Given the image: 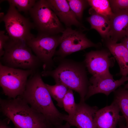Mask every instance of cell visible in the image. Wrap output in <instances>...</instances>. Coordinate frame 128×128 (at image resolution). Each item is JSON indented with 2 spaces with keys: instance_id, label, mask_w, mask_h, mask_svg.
Listing matches in <instances>:
<instances>
[{
  "instance_id": "cell-25",
  "label": "cell",
  "mask_w": 128,
  "mask_h": 128,
  "mask_svg": "<svg viewBox=\"0 0 128 128\" xmlns=\"http://www.w3.org/2000/svg\"><path fill=\"white\" fill-rule=\"evenodd\" d=\"M4 31H0V57L1 58L4 53V47L6 42L9 39V36L5 34Z\"/></svg>"
},
{
  "instance_id": "cell-3",
  "label": "cell",
  "mask_w": 128,
  "mask_h": 128,
  "mask_svg": "<svg viewBox=\"0 0 128 128\" xmlns=\"http://www.w3.org/2000/svg\"><path fill=\"white\" fill-rule=\"evenodd\" d=\"M58 65L53 70H44L42 76H50L56 83L62 84L78 92L80 101H85L89 85L84 63L68 59H61Z\"/></svg>"
},
{
  "instance_id": "cell-22",
  "label": "cell",
  "mask_w": 128,
  "mask_h": 128,
  "mask_svg": "<svg viewBox=\"0 0 128 128\" xmlns=\"http://www.w3.org/2000/svg\"><path fill=\"white\" fill-rule=\"evenodd\" d=\"M69 5L77 19L81 21L83 11L87 4V0H67Z\"/></svg>"
},
{
  "instance_id": "cell-29",
  "label": "cell",
  "mask_w": 128,
  "mask_h": 128,
  "mask_svg": "<svg viewBox=\"0 0 128 128\" xmlns=\"http://www.w3.org/2000/svg\"><path fill=\"white\" fill-rule=\"evenodd\" d=\"M119 126L116 128H128V126L125 125L123 122L120 123L119 124Z\"/></svg>"
},
{
  "instance_id": "cell-28",
  "label": "cell",
  "mask_w": 128,
  "mask_h": 128,
  "mask_svg": "<svg viewBox=\"0 0 128 128\" xmlns=\"http://www.w3.org/2000/svg\"><path fill=\"white\" fill-rule=\"evenodd\" d=\"M122 43L128 50V36L126 37L121 40Z\"/></svg>"
},
{
  "instance_id": "cell-19",
  "label": "cell",
  "mask_w": 128,
  "mask_h": 128,
  "mask_svg": "<svg viewBox=\"0 0 128 128\" xmlns=\"http://www.w3.org/2000/svg\"><path fill=\"white\" fill-rule=\"evenodd\" d=\"M46 85L51 97L56 101L57 105L63 108V100L69 88L60 83H56L53 85L46 84Z\"/></svg>"
},
{
  "instance_id": "cell-14",
  "label": "cell",
  "mask_w": 128,
  "mask_h": 128,
  "mask_svg": "<svg viewBox=\"0 0 128 128\" xmlns=\"http://www.w3.org/2000/svg\"><path fill=\"white\" fill-rule=\"evenodd\" d=\"M113 13L110 18V28L106 40L117 42L128 36V9Z\"/></svg>"
},
{
  "instance_id": "cell-10",
  "label": "cell",
  "mask_w": 128,
  "mask_h": 128,
  "mask_svg": "<svg viewBox=\"0 0 128 128\" xmlns=\"http://www.w3.org/2000/svg\"><path fill=\"white\" fill-rule=\"evenodd\" d=\"M60 36L38 34L26 42L35 55L43 64L44 69L53 64L52 57L59 45Z\"/></svg>"
},
{
  "instance_id": "cell-8",
  "label": "cell",
  "mask_w": 128,
  "mask_h": 128,
  "mask_svg": "<svg viewBox=\"0 0 128 128\" xmlns=\"http://www.w3.org/2000/svg\"><path fill=\"white\" fill-rule=\"evenodd\" d=\"M60 37V46L55 54L64 58L73 53L88 48L99 47L100 43H95L88 39L81 31L67 27Z\"/></svg>"
},
{
  "instance_id": "cell-12",
  "label": "cell",
  "mask_w": 128,
  "mask_h": 128,
  "mask_svg": "<svg viewBox=\"0 0 128 128\" xmlns=\"http://www.w3.org/2000/svg\"><path fill=\"white\" fill-rule=\"evenodd\" d=\"M128 81V76H122L119 79H102L92 76L89 80V85L85 100L98 93H102L108 96L119 87Z\"/></svg>"
},
{
  "instance_id": "cell-31",
  "label": "cell",
  "mask_w": 128,
  "mask_h": 128,
  "mask_svg": "<svg viewBox=\"0 0 128 128\" xmlns=\"http://www.w3.org/2000/svg\"><path fill=\"white\" fill-rule=\"evenodd\" d=\"M123 88L125 89H128V82L124 85Z\"/></svg>"
},
{
  "instance_id": "cell-6",
  "label": "cell",
  "mask_w": 128,
  "mask_h": 128,
  "mask_svg": "<svg viewBox=\"0 0 128 128\" xmlns=\"http://www.w3.org/2000/svg\"><path fill=\"white\" fill-rule=\"evenodd\" d=\"M35 71L9 67L0 63V85L3 93L14 99L24 92L27 78Z\"/></svg>"
},
{
  "instance_id": "cell-17",
  "label": "cell",
  "mask_w": 128,
  "mask_h": 128,
  "mask_svg": "<svg viewBox=\"0 0 128 128\" xmlns=\"http://www.w3.org/2000/svg\"><path fill=\"white\" fill-rule=\"evenodd\" d=\"M89 10L91 15L87 18V20L91 25V29L95 30L103 38L106 40L110 28L109 18L96 13L91 8Z\"/></svg>"
},
{
  "instance_id": "cell-27",
  "label": "cell",
  "mask_w": 128,
  "mask_h": 128,
  "mask_svg": "<svg viewBox=\"0 0 128 128\" xmlns=\"http://www.w3.org/2000/svg\"><path fill=\"white\" fill-rule=\"evenodd\" d=\"M71 126L67 122L64 124H62L53 127V128H71Z\"/></svg>"
},
{
  "instance_id": "cell-18",
  "label": "cell",
  "mask_w": 128,
  "mask_h": 128,
  "mask_svg": "<svg viewBox=\"0 0 128 128\" xmlns=\"http://www.w3.org/2000/svg\"><path fill=\"white\" fill-rule=\"evenodd\" d=\"M113 101L117 104L128 126V89L120 87L114 92Z\"/></svg>"
},
{
  "instance_id": "cell-11",
  "label": "cell",
  "mask_w": 128,
  "mask_h": 128,
  "mask_svg": "<svg viewBox=\"0 0 128 128\" xmlns=\"http://www.w3.org/2000/svg\"><path fill=\"white\" fill-rule=\"evenodd\" d=\"M120 112L118 106L113 101L110 105L98 109L94 119L96 128H116L117 125L125 120Z\"/></svg>"
},
{
  "instance_id": "cell-5",
  "label": "cell",
  "mask_w": 128,
  "mask_h": 128,
  "mask_svg": "<svg viewBox=\"0 0 128 128\" xmlns=\"http://www.w3.org/2000/svg\"><path fill=\"white\" fill-rule=\"evenodd\" d=\"M29 12L38 34L55 35L65 29L46 0L37 1Z\"/></svg>"
},
{
  "instance_id": "cell-20",
  "label": "cell",
  "mask_w": 128,
  "mask_h": 128,
  "mask_svg": "<svg viewBox=\"0 0 128 128\" xmlns=\"http://www.w3.org/2000/svg\"><path fill=\"white\" fill-rule=\"evenodd\" d=\"M88 3L96 13L109 18L114 13L111 8L109 0H89Z\"/></svg>"
},
{
  "instance_id": "cell-9",
  "label": "cell",
  "mask_w": 128,
  "mask_h": 128,
  "mask_svg": "<svg viewBox=\"0 0 128 128\" xmlns=\"http://www.w3.org/2000/svg\"><path fill=\"white\" fill-rule=\"evenodd\" d=\"M108 50L91 51L85 55L84 63L92 77L102 79H114L109 69L114 65L115 59L111 57Z\"/></svg>"
},
{
  "instance_id": "cell-30",
  "label": "cell",
  "mask_w": 128,
  "mask_h": 128,
  "mask_svg": "<svg viewBox=\"0 0 128 128\" xmlns=\"http://www.w3.org/2000/svg\"><path fill=\"white\" fill-rule=\"evenodd\" d=\"M5 14L3 12L0 13V22H2V21L5 16Z\"/></svg>"
},
{
  "instance_id": "cell-1",
  "label": "cell",
  "mask_w": 128,
  "mask_h": 128,
  "mask_svg": "<svg viewBox=\"0 0 128 128\" xmlns=\"http://www.w3.org/2000/svg\"><path fill=\"white\" fill-rule=\"evenodd\" d=\"M35 71L28 79L24 92L19 96L32 108L42 114L53 126L62 124L68 115L62 113L57 109L42 80L41 73Z\"/></svg>"
},
{
  "instance_id": "cell-7",
  "label": "cell",
  "mask_w": 128,
  "mask_h": 128,
  "mask_svg": "<svg viewBox=\"0 0 128 128\" xmlns=\"http://www.w3.org/2000/svg\"><path fill=\"white\" fill-rule=\"evenodd\" d=\"M2 21L5 23L6 30L10 38L26 42L34 37L31 32V29L34 28L32 23L12 5H9Z\"/></svg>"
},
{
  "instance_id": "cell-26",
  "label": "cell",
  "mask_w": 128,
  "mask_h": 128,
  "mask_svg": "<svg viewBox=\"0 0 128 128\" xmlns=\"http://www.w3.org/2000/svg\"><path fill=\"white\" fill-rule=\"evenodd\" d=\"M8 119L6 118L3 120H0V128H11L8 125L7 121Z\"/></svg>"
},
{
  "instance_id": "cell-15",
  "label": "cell",
  "mask_w": 128,
  "mask_h": 128,
  "mask_svg": "<svg viewBox=\"0 0 128 128\" xmlns=\"http://www.w3.org/2000/svg\"><path fill=\"white\" fill-rule=\"evenodd\" d=\"M50 8L60 21L67 27L74 26L81 27L82 26L71 9L67 0H46Z\"/></svg>"
},
{
  "instance_id": "cell-2",
  "label": "cell",
  "mask_w": 128,
  "mask_h": 128,
  "mask_svg": "<svg viewBox=\"0 0 128 128\" xmlns=\"http://www.w3.org/2000/svg\"><path fill=\"white\" fill-rule=\"evenodd\" d=\"M0 111L15 128H53L41 114L31 107L19 96L0 99Z\"/></svg>"
},
{
  "instance_id": "cell-21",
  "label": "cell",
  "mask_w": 128,
  "mask_h": 128,
  "mask_svg": "<svg viewBox=\"0 0 128 128\" xmlns=\"http://www.w3.org/2000/svg\"><path fill=\"white\" fill-rule=\"evenodd\" d=\"M63 107L68 114V116L65 121L73 118L75 114L77 104L74 100L73 90L69 88L63 100Z\"/></svg>"
},
{
  "instance_id": "cell-4",
  "label": "cell",
  "mask_w": 128,
  "mask_h": 128,
  "mask_svg": "<svg viewBox=\"0 0 128 128\" xmlns=\"http://www.w3.org/2000/svg\"><path fill=\"white\" fill-rule=\"evenodd\" d=\"M4 49V53L0 62L4 65L35 71L42 63L23 41L10 38L5 44Z\"/></svg>"
},
{
  "instance_id": "cell-24",
  "label": "cell",
  "mask_w": 128,
  "mask_h": 128,
  "mask_svg": "<svg viewBox=\"0 0 128 128\" xmlns=\"http://www.w3.org/2000/svg\"><path fill=\"white\" fill-rule=\"evenodd\" d=\"M113 12L128 9V0H109Z\"/></svg>"
},
{
  "instance_id": "cell-23",
  "label": "cell",
  "mask_w": 128,
  "mask_h": 128,
  "mask_svg": "<svg viewBox=\"0 0 128 128\" xmlns=\"http://www.w3.org/2000/svg\"><path fill=\"white\" fill-rule=\"evenodd\" d=\"M9 5H12L17 8L19 12L25 13L29 12L34 6L37 1L35 0H8Z\"/></svg>"
},
{
  "instance_id": "cell-13",
  "label": "cell",
  "mask_w": 128,
  "mask_h": 128,
  "mask_svg": "<svg viewBox=\"0 0 128 128\" xmlns=\"http://www.w3.org/2000/svg\"><path fill=\"white\" fill-rule=\"evenodd\" d=\"M98 109L96 106H91L85 101H80L77 104L76 111L73 118L66 122L71 126L77 128H96L94 119Z\"/></svg>"
},
{
  "instance_id": "cell-16",
  "label": "cell",
  "mask_w": 128,
  "mask_h": 128,
  "mask_svg": "<svg viewBox=\"0 0 128 128\" xmlns=\"http://www.w3.org/2000/svg\"><path fill=\"white\" fill-rule=\"evenodd\" d=\"M106 46L117 61L122 76L128 75V50L122 43L106 40Z\"/></svg>"
}]
</instances>
